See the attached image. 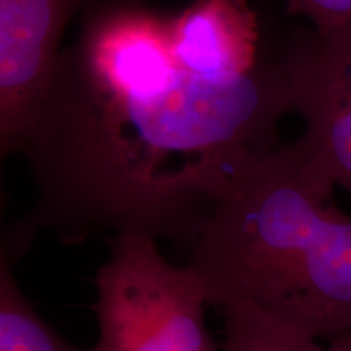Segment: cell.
I'll list each match as a JSON object with an SVG mask.
<instances>
[{"mask_svg": "<svg viewBox=\"0 0 351 351\" xmlns=\"http://www.w3.org/2000/svg\"><path fill=\"white\" fill-rule=\"evenodd\" d=\"M289 112L285 52H267L247 75L210 78L178 60L171 16L95 7L60 54L21 152L36 204L0 251L15 262L44 228L65 243L112 231L192 245L234 182L278 148Z\"/></svg>", "mask_w": 351, "mask_h": 351, "instance_id": "cell-1", "label": "cell"}, {"mask_svg": "<svg viewBox=\"0 0 351 351\" xmlns=\"http://www.w3.org/2000/svg\"><path fill=\"white\" fill-rule=\"evenodd\" d=\"M189 267L210 304L254 307L315 340L351 332V218L289 145L228 191Z\"/></svg>", "mask_w": 351, "mask_h": 351, "instance_id": "cell-2", "label": "cell"}, {"mask_svg": "<svg viewBox=\"0 0 351 351\" xmlns=\"http://www.w3.org/2000/svg\"><path fill=\"white\" fill-rule=\"evenodd\" d=\"M96 293L93 351H219L205 326L199 276L166 262L150 234L114 236Z\"/></svg>", "mask_w": 351, "mask_h": 351, "instance_id": "cell-3", "label": "cell"}, {"mask_svg": "<svg viewBox=\"0 0 351 351\" xmlns=\"http://www.w3.org/2000/svg\"><path fill=\"white\" fill-rule=\"evenodd\" d=\"M293 112L302 134L289 145L319 186L351 189V21L332 32L302 34L285 51Z\"/></svg>", "mask_w": 351, "mask_h": 351, "instance_id": "cell-4", "label": "cell"}, {"mask_svg": "<svg viewBox=\"0 0 351 351\" xmlns=\"http://www.w3.org/2000/svg\"><path fill=\"white\" fill-rule=\"evenodd\" d=\"M85 0H0V150L23 152L59 64L60 41Z\"/></svg>", "mask_w": 351, "mask_h": 351, "instance_id": "cell-5", "label": "cell"}, {"mask_svg": "<svg viewBox=\"0 0 351 351\" xmlns=\"http://www.w3.org/2000/svg\"><path fill=\"white\" fill-rule=\"evenodd\" d=\"M171 43L182 65L221 80L247 75L267 56L247 0H195L171 16Z\"/></svg>", "mask_w": 351, "mask_h": 351, "instance_id": "cell-6", "label": "cell"}, {"mask_svg": "<svg viewBox=\"0 0 351 351\" xmlns=\"http://www.w3.org/2000/svg\"><path fill=\"white\" fill-rule=\"evenodd\" d=\"M12 263L0 252V351H93L70 345L39 317L16 285Z\"/></svg>", "mask_w": 351, "mask_h": 351, "instance_id": "cell-7", "label": "cell"}, {"mask_svg": "<svg viewBox=\"0 0 351 351\" xmlns=\"http://www.w3.org/2000/svg\"><path fill=\"white\" fill-rule=\"evenodd\" d=\"M225 351H327L319 340L247 306L225 307Z\"/></svg>", "mask_w": 351, "mask_h": 351, "instance_id": "cell-8", "label": "cell"}, {"mask_svg": "<svg viewBox=\"0 0 351 351\" xmlns=\"http://www.w3.org/2000/svg\"><path fill=\"white\" fill-rule=\"evenodd\" d=\"M287 12L309 20L314 32L326 33L351 21V0H287Z\"/></svg>", "mask_w": 351, "mask_h": 351, "instance_id": "cell-9", "label": "cell"}, {"mask_svg": "<svg viewBox=\"0 0 351 351\" xmlns=\"http://www.w3.org/2000/svg\"><path fill=\"white\" fill-rule=\"evenodd\" d=\"M327 351H351V332L330 340Z\"/></svg>", "mask_w": 351, "mask_h": 351, "instance_id": "cell-10", "label": "cell"}]
</instances>
